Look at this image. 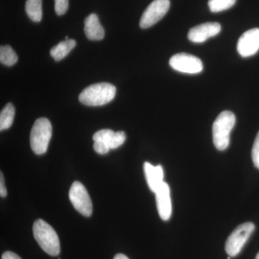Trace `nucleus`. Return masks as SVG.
Masks as SVG:
<instances>
[{
  "label": "nucleus",
  "instance_id": "b1692460",
  "mask_svg": "<svg viewBox=\"0 0 259 259\" xmlns=\"http://www.w3.org/2000/svg\"><path fill=\"white\" fill-rule=\"evenodd\" d=\"M7 189L5 185L4 176H3V172L0 174V195L2 197H5L7 196Z\"/></svg>",
  "mask_w": 259,
  "mask_h": 259
},
{
  "label": "nucleus",
  "instance_id": "f3484780",
  "mask_svg": "<svg viewBox=\"0 0 259 259\" xmlns=\"http://www.w3.org/2000/svg\"><path fill=\"white\" fill-rule=\"evenodd\" d=\"M18 60V55L10 46L0 48V61L5 66H12Z\"/></svg>",
  "mask_w": 259,
  "mask_h": 259
},
{
  "label": "nucleus",
  "instance_id": "a878e982",
  "mask_svg": "<svg viewBox=\"0 0 259 259\" xmlns=\"http://www.w3.org/2000/svg\"><path fill=\"white\" fill-rule=\"evenodd\" d=\"M114 259H129L125 255L122 254V253H118V254L115 255L114 257Z\"/></svg>",
  "mask_w": 259,
  "mask_h": 259
},
{
  "label": "nucleus",
  "instance_id": "bb28decb",
  "mask_svg": "<svg viewBox=\"0 0 259 259\" xmlns=\"http://www.w3.org/2000/svg\"><path fill=\"white\" fill-rule=\"evenodd\" d=\"M255 259H259V252L258 254L256 255V256H255Z\"/></svg>",
  "mask_w": 259,
  "mask_h": 259
},
{
  "label": "nucleus",
  "instance_id": "6e6552de",
  "mask_svg": "<svg viewBox=\"0 0 259 259\" xmlns=\"http://www.w3.org/2000/svg\"><path fill=\"white\" fill-rule=\"evenodd\" d=\"M172 69L185 74H198L203 70L202 61L191 54L181 53L172 56L169 60Z\"/></svg>",
  "mask_w": 259,
  "mask_h": 259
},
{
  "label": "nucleus",
  "instance_id": "ddd939ff",
  "mask_svg": "<svg viewBox=\"0 0 259 259\" xmlns=\"http://www.w3.org/2000/svg\"><path fill=\"white\" fill-rule=\"evenodd\" d=\"M84 32L89 40H100L105 37V30L96 14H90L85 19Z\"/></svg>",
  "mask_w": 259,
  "mask_h": 259
},
{
  "label": "nucleus",
  "instance_id": "dca6fc26",
  "mask_svg": "<svg viewBox=\"0 0 259 259\" xmlns=\"http://www.w3.org/2000/svg\"><path fill=\"white\" fill-rule=\"evenodd\" d=\"M15 114V109L13 104H7L0 113V130L1 131L11 127L13 121H14Z\"/></svg>",
  "mask_w": 259,
  "mask_h": 259
},
{
  "label": "nucleus",
  "instance_id": "2eb2a0df",
  "mask_svg": "<svg viewBox=\"0 0 259 259\" xmlns=\"http://www.w3.org/2000/svg\"><path fill=\"white\" fill-rule=\"evenodd\" d=\"M25 11L32 21L39 23L42 20V0H27Z\"/></svg>",
  "mask_w": 259,
  "mask_h": 259
},
{
  "label": "nucleus",
  "instance_id": "4468645a",
  "mask_svg": "<svg viewBox=\"0 0 259 259\" xmlns=\"http://www.w3.org/2000/svg\"><path fill=\"white\" fill-rule=\"evenodd\" d=\"M76 42L73 39L65 40L64 41L59 42L58 45L51 49V55L56 61L62 60L76 47Z\"/></svg>",
  "mask_w": 259,
  "mask_h": 259
},
{
  "label": "nucleus",
  "instance_id": "423d86ee",
  "mask_svg": "<svg viewBox=\"0 0 259 259\" xmlns=\"http://www.w3.org/2000/svg\"><path fill=\"white\" fill-rule=\"evenodd\" d=\"M71 204L82 215L90 217L93 213V203L84 186L79 182H74L69 192Z\"/></svg>",
  "mask_w": 259,
  "mask_h": 259
},
{
  "label": "nucleus",
  "instance_id": "20e7f679",
  "mask_svg": "<svg viewBox=\"0 0 259 259\" xmlns=\"http://www.w3.org/2000/svg\"><path fill=\"white\" fill-rule=\"evenodd\" d=\"M52 136V125L45 117L37 119L32 126L30 133V146L37 155L47 152Z\"/></svg>",
  "mask_w": 259,
  "mask_h": 259
},
{
  "label": "nucleus",
  "instance_id": "5701e85b",
  "mask_svg": "<svg viewBox=\"0 0 259 259\" xmlns=\"http://www.w3.org/2000/svg\"><path fill=\"white\" fill-rule=\"evenodd\" d=\"M94 149L99 154H106L109 152L110 148L109 147L108 145L106 143L100 142V141H96L94 144Z\"/></svg>",
  "mask_w": 259,
  "mask_h": 259
},
{
  "label": "nucleus",
  "instance_id": "39448f33",
  "mask_svg": "<svg viewBox=\"0 0 259 259\" xmlns=\"http://www.w3.org/2000/svg\"><path fill=\"white\" fill-rule=\"evenodd\" d=\"M254 230V224L250 222L243 223L237 227L227 239L226 251L228 255L235 257L239 254Z\"/></svg>",
  "mask_w": 259,
  "mask_h": 259
},
{
  "label": "nucleus",
  "instance_id": "a211bd4d",
  "mask_svg": "<svg viewBox=\"0 0 259 259\" xmlns=\"http://www.w3.org/2000/svg\"><path fill=\"white\" fill-rule=\"evenodd\" d=\"M236 3V0H209L208 6L212 13H220L230 9Z\"/></svg>",
  "mask_w": 259,
  "mask_h": 259
},
{
  "label": "nucleus",
  "instance_id": "4be33fe9",
  "mask_svg": "<svg viewBox=\"0 0 259 259\" xmlns=\"http://www.w3.org/2000/svg\"><path fill=\"white\" fill-rule=\"evenodd\" d=\"M252 159L254 166L259 169V132L257 134L252 148Z\"/></svg>",
  "mask_w": 259,
  "mask_h": 259
},
{
  "label": "nucleus",
  "instance_id": "6ab92c4d",
  "mask_svg": "<svg viewBox=\"0 0 259 259\" xmlns=\"http://www.w3.org/2000/svg\"><path fill=\"white\" fill-rule=\"evenodd\" d=\"M115 132L110 129H103L97 131L93 136V140L95 142L100 141V142L106 143L108 145L110 139H112Z\"/></svg>",
  "mask_w": 259,
  "mask_h": 259
},
{
  "label": "nucleus",
  "instance_id": "9d476101",
  "mask_svg": "<svg viewBox=\"0 0 259 259\" xmlns=\"http://www.w3.org/2000/svg\"><path fill=\"white\" fill-rule=\"evenodd\" d=\"M221 30V25L218 23H206L200 24L191 28L188 32V38L195 44H202L217 35Z\"/></svg>",
  "mask_w": 259,
  "mask_h": 259
},
{
  "label": "nucleus",
  "instance_id": "1a4fd4ad",
  "mask_svg": "<svg viewBox=\"0 0 259 259\" xmlns=\"http://www.w3.org/2000/svg\"><path fill=\"white\" fill-rule=\"evenodd\" d=\"M237 50L242 57L255 55L259 50V28L245 32L238 40Z\"/></svg>",
  "mask_w": 259,
  "mask_h": 259
},
{
  "label": "nucleus",
  "instance_id": "412c9836",
  "mask_svg": "<svg viewBox=\"0 0 259 259\" xmlns=\"http://www.w3.org/2000/svg\"><path fill=\"white\" fill-rule=\"evenodd\" d=\"M69 8V0H55V11L56 14L61 16L67 12Z\"/></svg>",
  "mask_w": 259,
  "mask_h": 259
},
{
  "label": "nucleus",
  "instance_id": "7ed1b4c3",
  "mask_svg": "<svg viewBox=\"0 0 259 259\" xmlns=\"http://www.w3.org/2000/svg\"><path fill=\"white\" fill-rule=\"evenodd\" d=\"M236 116L231 111H223L218 116L212 125L213 143L219 151L229 146L230 135L235 124Z\"/></svg>",
  "mask_w": 259,
  "mask_h": 259
},
{
  "label": "nucleus",
  "instance_id": "aec40b11",
  "mask_svg": "<svg viewBox=\"0 0 259 259\" xmlns=\"http://www.w3.org/2000/svg\"><path fill=\"white\" fill-rule=\"evenodd\" d=\"M126 136L123 131H119V132L115 133L109 142L108 146L110 149H115L120 147L125 143Z\"/></svg>",
  "mask_w": 259,
  "mask_h": 259
},
{
  "label": "nucleus",
  "instance_id": "9b49d317",
  "mask_svg": "<svg viewBox=\"0 0 259 259\" xmlns=\"http://www.w3.org/2000/svg\"><path fill=\"white\" fill-rule=\"evenodd\" d=\"M158 214L163 221H167L171 218L172 204L170 196L169 186L163 182L161 187L155 192Z\"/></svg>",
  "mask_w": 259,
  "mask_h": 259
},
{
  "label": "nucleus",
  "instance_id": "393cba45",
  "mask_svg": "<svg viewBox=\"0 0 259 259\" xmlns=\"http://www.w3.org/2000/svg\"><path fill=\"white\" fill-rule=\"evenodd\" d=\"M2 259H22L16 253L12 251H6L2 255Z\"/></svg>",
  "mask_w": 259,
  "mask_h": 259
},
{
  "label": "nucleus",
  "instance_id": "f03ea898",
  "mask_svg": "<svg viewBox=\"0 0 259 259\" xmlns=\"http://www.w3.org/2000/svg\"><path fill=\"white\" fill-rule=\"evenodd\" d=\"M33 236L37 243L46 253L56 256L60 253L59 236L55 230L41 219L37 220L32 227Z\"/></svg>",
  "mask_w": 259,
  "mask_h": 259
},
{
  "label": "nucleus",
  "instance_id": "f8f14e48",
  "mask_svg": "<svg viewBox=\"0 0 259 259\" xmlns=\"http://www.w3.org/2000/svg\"><path fill=\"white\" fill-rule=\"evenodd\" d=\"M144 169L148 187L155 193L164 182L163 181L164 173H163V168L161 165L153 166L148 162H146L144 165Z\"/></svg>",
  "mask_w": 259,
  "mask_h": 259
},
{
  "label": "nucleus",
  "instance_id": "f257e3e1",
  "mask_svg": "<svg viewBox=\"0 0 259 259\" xmlns=\"http://www.w3.org/2000/svg\"><path fill=\"white\" fill-rule=\"evenodd\" d=\"M116 88L110 83L102 82L90 85L79 95L81 103L87 106L97 107L106 105L113 100Z\"/></svg>",
  "mask_w": 259,
  "mask_h": 259
},
{
  "label": "nucleus",
  "instance_id": "0eeeda50",
  "mask_svg": "<svg viewBox=\"0 0 259 259\" xmlns=\"http://www.w3.org/2000/svg\"><path fill=\"white\" fill-rule=\"evenodd\" d=\"M170 8L169 0H154L148 5L140 20V27L146 29L161 20Z\"/></svg>",
  "mask_w": 259,
  "mask_h": 259
}]
</instances>
